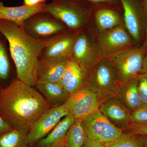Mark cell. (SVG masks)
<instances>
[{"label": "cell", "mask_w": 147, "mask_h": 147, "mask_svg": "<svg viewBox=\"0 0 147 147\" xmlns=\"http://www.w3.org/2000/svg\"><path fill=\"white\" fill-rule=\"evenodd\" d=\"M50 107L41 94L17 79L0 88V115L12 128L27 134Z\"/></svg>", "instance_id": "1"}, {"label": "cell", "mask_w": 147, "mask_h": 147, "mask_svg": "<svg viewBox=\"0 0 147 147\" xmlns=\"http://www.w3.org/2000/svg\"><path fill=\"white\" fill-rule=\"evenodd\" d=\"M0 34L8 41L11 57L16 66V79L30 86H36L38 61L49 38H34L22 27L4 19H0Z\"/></svg>", "instance_id": "2"}, {"label": "cell", "mask_w": 147, "mask_h": 147, "mask_svg": "<svg viewBox=\"0 0 147 147\" xmlns=\"http://www.w3.org/2000/svg\"><path fill=\"white\" fill-rule=\"evenodd\" d=\"M121 84L115 68L106 57H102L87 70L85 86L102 102L117 96Z\"/></svg>", "instance_id": "3"}, {"label": "cell", "mask_w": 147, "mask_h": 147, "mask_svg": "<svg viewBox=\"0 0 147 147\" xmlns=\"http://www.w3.org/2000/svg\"><path fill=\"white\" fill-rule=\"evenodd\" d=\"M147 46L142 44L129 47L105 57L115 68L121 84L137 78L142 73Z\"/></svg>", "instance_id": "4"}, {"label": "cell", "mask_w": 147, "mask_h": 147, "mask_svg": "<svg viewBox=\"0 0 147 147\" xmlns=\"http://www.w3.org/2000/svg\"><path fill=\"white\" fill-rule=\"evenodd\" d=\"M42 12L59 20L72 30H79L89 20V13L77 0H53Z\"/></svg>", "instance_id": "5"}, {"label": "cell", "mask_w": 147, "mask_h": 147, "mask_svg": "<svg viewBox=\"0 0 147 147\" xmlns=\"http://www.w3.org/2000/svg\"><path fill=\"white\" fill-rule=\"evenodd\" d=\"M82 123L87 139L103 145L115 141L123 133L99 110L82 120Z\"/></svg>", "instance_id": "6"}, {"label": "cell", "mask_w": 147, "mask_h": 147, "mask_svg": "<svg viewBox=\"0 0 147 147\" xmlns=\"http://www.w3.org/2000/svg\"><path fill=\"white\" fill-rule=\"evenodd\" d=\"M96 42L102 57L138 45L123 24L106 31L98 33Z\"/></svg>", "instance_id": "7"}, {"label": "cell", "mask_w": 147, "mask_h": 147, "mask_svg": "<svg viewBox=\"0 0 147 147\" xmlns=\"http://www.w3.org/2000/svg\"><path fill=\"white\" fill-rule=\"evenodd\" d=\"M126 30L137 45L143 44L147 26V16L139 0H120Z\"/></svg>", "instance_id": "8"}, {"label": "cell", "mask_w": 147, "mask_h": 147, "mask_svg": "<svg viewBox=\"0 0 147 147\" xmlns=\"http://www.w3.org/2000/svg\"><path fill=\"white\" fill-rule=\"evenodd\" d=\"M69 113L65 103L44 111L33 124L27 134L29 145L37 143L45 137Z\"/></svg>", "instance_id": "9"}, {"label": "cell", "mask_w": 147, "mask_h": 147, "mask_svg": "<svg viewBox=\"0 0 147 147\" xmlns=\"http://www.w3.org/2000/svg\"><path fill=\"white\" fill-rule=\"evenodd\" d=\"M22 28L28 34L37 39L50 38L65 31L62 22L42 12L27 19Z\"/></svg>", "instance_id": "10"}, {"label": "cell", "mask_w": 147, "mask_h": 147, "mask_svg": "<svg viewBox=\"0 0 147 147\" xmlns=\"http://www.w3.org/2000/svg\"><path fill=\"white\" fill-rule=\"evenodd\" d=\"M102 102L96 95L84 87L69 96L65 103L74 118L82 121L98 111Z\"/></svg>", "instance_id": "11"}, {"label": "cell", "mask_w": 147, "mask_h": 147, "mask_svg": "<svg viewBox=\"0 0 147 147\" xmlns=\"http://www.w3.org/2000/svg\"><path fill=\"white\" fill-rule=\"evenodd\" d=\"M80 31H65L50 38L39 58L69 59L72 57L74 46Z\"/></svg>", "instance_id": "12"}, {"label": "cell", "mask_w": 147, "mask_h": 147, "mask_svg": "<svg viewBox=\"0 0 147 147\" xmlns=\"http://www.w3.org/2000/svg\"><path fill=\"white\" fill-rule=\"evenodd\" d=\"M101 58L96 42L80 32L74 43L71 58L87 70Z\"/></svg>", "instance_id": "13"}, {"label": "cell", "mask_w": 147, "mask_h": 147, "mask_svg": "<svg viewBox=\"0 0 147 147\" xmlns=\"http://www.w3.org/2000/svg\"><path fill=\"white\" fill-rule=\"evenodd\" d=\"M99 110L114 125L122 131L127 129L131 125V112L118 96L103 101L100 105Z\"/></svg>", "instance_id": "14"}, {"label": "cell", "mask_w": 147, "mask_h": 147, "mask_svg": "<svg viewBox=\"0 0 147 147\" xmlns=\"http://www.w3.org/2000/svg\"><path fill=\"white\" fill-rule=\"evenodd\" d=\"M68 60L39 58L37 69V84L59 83Z\"/></svg>", "instance_id": "15"}, {"label": "cell", "mask_w": 147, "mask_h": 147, "mask_svg": "<svg viewBox=\"0 0 147 147\" xmlns=\"http://www.w3.org/2000/svg\"><path fill=\"white\" fill-rule=\"evenodd\" d=\"M45 4V3L33 6L7 7L0 1V19L11 21L22 28L27 19L34 14L42 12Z\"/></svg>", "instance_id": "16"}, {"label": "cell", "mask_w": 147, "mask_h": 147, "mask_svg": "<svg viewBox=\"0 0 147 147\" xmlns=\"http://www.w3.org/2000/svg\"><path fill=\"white\" fill-rule=\"evenodd\" d=\"M75 118L69 113L42 139L37 142L36 147H60L64 144L66 134Z\"/></svg>", "instance_id": "17"}, {"label": "cell", "mask_w": 147, "mask_h": 147, "mask_svg": "<svg viewBox=\"0 0 147 147\" xmlns=\"http://www.w3.org/2000/svg\"><path fill=\"white\" fill-rule=\"evenodd\" d=\"M118 96L130 112L143 104L138 91L137 77L130 82L121 84Z\"/></svg>", "instance_id": "18"}, {"label": "cell", "mask_w": 147, "mask_h": 147, "mask_svg": "<svg viewBox=\"0 0 147 147\" xmlns=\"http://www.w3.org/2000/svg\"><path fill=\"white\" fill-rule=\"evenodd\" d=\"M47 102L54 107L62 105L69 95L59 83H40L36 85Z\"/></svg>", "instance_id": "19"}, {"label": "cell", "mask_w": 147, "mask_h": 147, "mask_svg": "<svg viewBox=\"0 0 147 147\" xmlns=\"http://www.w3.org/2000/svg\"><path fill=\"white\" fill-rule=\"evenodd\" d=\"M95 20L98 33L106 31L123 24L118 12L107 9L98 10L95 14Z\"/></svg>", "instance_id": "20"}, {"label": "cell", "mask_w": 147, "mask_h": 147, "mask_svg": "<svg viewBox=\"0 0 147 147\" xmlns=\"http://www.w3.org/2000/svg\"><path fill=\"white\" fill-rule=\"evenodd\" d=\"M87 138L82 121L75 119L66 136L64 144L66 147H84Z\"/></svg>", "instance_id": "21"}, {"label": "cell", "mask_w": 147, "mask_h": 147, "mask_svg": "<svg viewBox=\"0 0 147 147\" xmlns=\"http://www.w3.org/2000/svg\"><path fill=\"white\" fill-rule=\"evenodd\" d=\"M27 134L13 129L0 134V147H28Z\"/></svg>", "instance_id": "22"}, {"label": "cell", "mask_w": 147, "mask_h": 147, "mask_svg": "<svg viewBox=\"0 0 147 147\" xmlns=\"http://www.w3.org/2000/svg\"><path fill=\"white\" fill-rule=\"evenodd\" d=\"M144 138L141 134L123 133L115 141L104 145L105 147H144Z\"/></svg>", "instance_id": "23"}, {"label": "cell", "mask_w": 147, "mask_h": 147, "mask_svg": "<svg viewBox=\"0 0 147 147\" xmlns=\"http://www.w3.org/2000/svg\"><path fill=\"white\" fill-rule=\"evenodd\" d=\"M86 69L83 67L74 78L63 87L69 96L84 88L86 82Z\"/></svg>", "instance_id": "24"}, {"label": "cell", "mask_w": 147, "mask_h": 147, "mask_svg": "<svg viewBox=\"0 0 147 147\" xmlns=\"http://www.w3.org/2000/svg\"><path fill=\"white\" fill-rule=\"evenodd\" d=\"M83 67L79 65L78 63L72 58L69 59L67 61L64 73L62 78L59 84L63 87L71 79L75 76L81 71Z\"/></svg>", "instance_id": "25"}, {"label": "cell", "mask_w": 147, "mask_h": 147, "mask_svg": "<svg viewBox=\"0 0 147 147\" xmlns=\"http://www.w3.org/2000/svg\"><path fill=\"white\" fill-rule=\"evenodd\" d=\"M10 64L8 55L0 39V79L5 80L9 75Z\"/></svg>", "instance_id": "26"}, {"label": "cell", "mask_w": 147, "mask_h": 147, "mask_svg": "<svg viewBox=\"0 0 147 147\" xmlns=\"http://www.w3.org/2000/svg\"><path fill=\"white\" fill-rule=\"evenodd\" d=\"M130 124L136 126L147 125V105L143 104L137 110L131 113Z\"/></svg>", "instance_id": "27"}, {"label": "cell", "mask_w": 147, "mask_h": 147, "mask_svg": "<svg viewBox=\"0 0 147 147\" xmlns=\"http://www.w3.org/2000/svg\"><path fill=\"white\" fill-rule=\"evenodd\" d=\"M137 86L143 104L147 105V73H142L137 77Z\"/></svg>", "instance_id": "28"}, {"label": "cell", "mask_w": 147, "mask_h": 147, "mask_svg": "<svg viewBox=\"0 0 147 147\" xmlns=\"http://www.w3.org/2000/svg\"><path fill=\"white\" fill-rule=\"evenodd\" d=\"M131 133L141 134L143 136H147V125L144 126H136L130 125L128 127Z\"/></svg>", "instance_id": "29"}, {"label": "cell", "mask_w": 147, "mask_h": 147, "mask_svg": "<svg viewBox=\"0 0 147 147\" xmlns=\"http://www.w3.org/2000/svg\"><path fill=\"white\" fill-rule=\"evenodd\" d=\"M0 115V134L7 132L13 129Z\"/></svg>", "instance_id": "30"}, {"label": "cell", "mask_w": 147, "mask_h": 147, "mask_svg": "<svg viewBox=\"0 0 147 147\" xmlns=\"http://www.w3.org/2000/svg\"><path fill=\"white\" fill-rule=\"evenodd\" d=\"M84 147H105L104 145L87 139Z\"/></svg>", "instance_id": "31"}, {"label": "cell", "mask_w": 147, "mask_h": 147, "mask_svg": "<svg viewBox=\"0 0 147 147\" xmlns=\"http://www.w3.org/2000/svg\"><path fill=\"white\" fill-rule=\"evenodd\" d=\"M38 0H24L23 5L33 6L40 4Z\"/></svg>", "instance_id": "32"}, {"label": "cell", "mask_w": 147, "mask_h": 147, "mask_svg": "<svg viewBox=\"0 0 147 147\" xmlns=\"http://www.w3.org/2000/svg\"><path fill=\"white\" fill-rule=\"evenodd\" d=\"M90 2L94 3H114L116 0H87Z\"/></svg>", "instance_id": "33"}, {"label": "cell", "mask_w": 147, "mask_h": 147, "mask_svg": "<svg viewBox=\"0 0 147 147\" xmlns=\"http://www.w3.org/2000/svg\"><path fill=\"white\" fill-rule=\"evenodd\" d=\"M142 73H147V52L144 59L142 71Z\"/></svg>", "instance_id": "34"}, {"label": "cell", "mask_w": 147, "mask_h": 147, "mask_svg": "<svg viewBox=\"0 0 147 147\" xmlns=\"http://www.w3.org/2000/svg\"><path fill=\"white\" fill-rule=\"evenodd\" d=\"M142 4L147 16V0H143Z\"/></svg>", "instance_id": "35"}, {"label": "cell", "mask_w": 147, "mask_h": 147, "mask_svg": "<svg viewBox=\"0 0 147 147\" xmlns=\"http://www.w3.org/2000/svg\"><path fill=\"white\" fill-rule=\"evenodd\" d=\"M143 44H145L147 46V26L146 29V32H145V34L144 38V41H143Z\"/></svg>", "instance_id": "36"}, {"label": "cell", "mask_w": 147, "mask_h": 147, "mask_svg": "<svg viewBox=\"0 0 147 147\" xmlns=\"http://www.w3.org/2000/svg\"><path fill=\"white\" fill-rule=\"evenodd\" d=\"M144 147H147V136H145Z\"/></svg>", "instance_id": "37"}, {"label": "cell", "mask_w": 147, "mask_h": 147, "mask_svg": "<svg viewBox=\"0 0 147 147\" xmlns=\"http://www.w3.org/2000/svg\"><path fill=\"white\" fill-rule=\"evenodd\" d=\"M46 1H47V0H38V2H39L40 3H45Z\"/></svg>", "instance_id": "38"}, {"label": "cell", "mask_w": 147, "mask_h": 147, "mask_svg": "<svg viewBox=\"0 0 147 147\" xmlns=\"http://www.w3.org/2000/svg\"><path fill=\"white\" fill-rule=\"evenodd\" d=\"M60 147H66L65 146V145L64 144L62 145V146H61Z\"/></svg>", "instance_id": "39"}]
</instances>
